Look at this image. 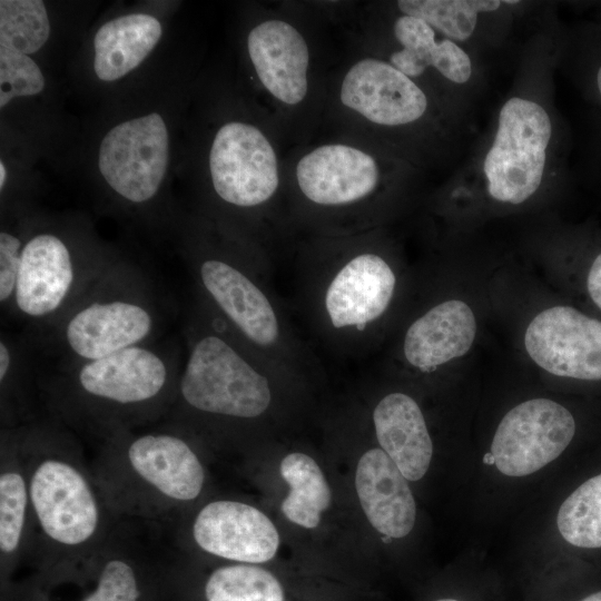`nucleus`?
Returning <instances> with one entry per match:
<instances>
[{"label": "nucleus", "mask_w": 601, "mask_h": 601, "mask_svg": "<svg viewBox=\"0 0 601 601\" xmlns=\"http://www.w3.org/2000/svg\"><path fill=\"white\" fill-rule=\"evenodd\" d=\"M415 174V165L337 135L295 146L285 158L293 226L298 236L383 228Z\"/></svg>", "instance_id": "obj_2"}, {"label": "nucleus", "mask_w": 601, "mask_h": 601, "mask_svg": "<svg viewBox=\"0 0 601 601\" xmlns=\"http://www.w3.org/2000/svg\"><path fill=\"white\" fill-rule=\"evenodd\" d=\"M504 1L497 0H398L390 2L400 13L417 17L441 36L456 42L472 37L482 13L494 12Z\"/></svg>", "instance_id": "obj_24"}, {"label": "nucleus", "mask_w": 601, "mask_h": 601, "mask_svg": "<svg viewBox=\"0 0 601 601\" xmlns=\"http://www.w3.org/2000/svg\"><path fill=\"white\" fill-rule=\"evenodd\" d=\"M355 487L371 525L385 536L401 539L414 528V496L396 464L382 449H371L359 459Z\"/></svg>", "instance_id": "obj_19"}, {"label": "nucleus", "mask_w": 601, "mask_h": 601, "mask_svg": "<svg viewBox=\"0 0 601 601\" xmlns=\"http://www.w3.org/2000/svg\"><path fill=\"white\" fill-rule=\"evenodd\" d=\"M191 228L185 254L196 294L298 384L319 374V358L272 286L274 264L205 217Z\"/></svg>", "instance_id": "obj_3"}, {"label": "nucleus", "mask_w": 601, "mask_h": 601, "mask_svg": "<svg viewBox=\"0 0 601 601\" xmlns=\"http://www.w3.org/2000/svg\"><path fill=\"white\" fill-rule=\"evenodd\" d=\"M587 286L592 300L601 309V253L590 267Z\"/></svg>", "instance_id": "obj_32"}, {"label": "nucleus", "mask_w": 601, "mask_h": 601, "mask_svg": "<svg viewBox=\"0 0 601 601\" xmlns=\"http://www.w3.org/2000/svg\"><path fill=\"white\" fill-rule=\"evenodd\" d=\"M371 421L381 449L408 481L421 480L428 470L433 442L418 403L400 391L375 403Z\"/></svg>", "instance_id": "obj_20"}, {"label": "nucleus", "mask_w": 601, "mask_h": 601, "mask_svg": "<svg viewBox=\"0 0 601 601\" xmlns=\"http://www.w3.org/2000/svg\"><path fill=\"white\" fill-rule=\"evenodd\" d=\"M285 145L257 108L253 116L221 121L206 158L208 208L203 217L274 264L299 237L288 211Z\"/></svg>", "instance_id": "obj_4"}, {"label": "nucleus", "mask_w": 601, "mask_h": 601, "mask_svg": "<svg viewBox=\"0 0 601 601\" xmlns=\"http://www.w3.org/2000/svg\"><path fill=\"white\" fill-rule=\"evenodd\" d=\"M434 601H462V600L453 598V597H444V598L436 599Z\"/></svg>", "instance_id": "obj_36"}, {"label": "nucleus", "mask_w": 601, "mask_h": 601, "mask_svg": "<svg viewBox=\"0 0 601 601\" xmlns=\"http://www.w3.org/2000/svg\"><path fill=\"white\" fill-rule=\"evenodd\" d=\"M556 525L568 543L583 549L601 548V474L583 482L564 500Z\"/></svg>", "instance_id": "obj_25"}, {"label": "nucleus", "mask_w": 601, "mask_h": 601, "mask_svg": "<svg viewBox=\"0 0 601 601\" xmlns=\"http://www.w3.org/2000/svg\"><path fill=\"white\" fill-rule=\"evenodd\" d=\"M50 36V23L43 1H0V45L23 55L40 50Z\"/></svg>", "instance_id": "obj_27"}, {"label": "nucleus", "mask_w": 601, "mask_h": 601, "mask_svg": "<svg viewBox=\"0 0 601 601\" xmlns=\"http://www.w3.org/2000/svg\"><path fill=\"white\" fill-rule=\"evenodd\" d=\"M169 136L164 118L151 112L114 126L98 150V169L108 187L124 201L154 200L164 181Z\"/></svg>", "instance_id": "obj_14"}, {"label": "nucleus", "mask_w": 601, "mask_h": 601, "mask_svg": "<svg viewBox=\"0 0 601 601\" xmlns=\"http://www.w3.org/2000/svg\"><path fill=\"white\" fill-rule=\"evenodd\" d=\"M138 578L131 563L110 558L102 566L96 590L83 601H138Z\"/></svg>", "instance_id": "obj_30"}, {"label": "nucleus", "mask_w": 601, "mask_h": 601, "mask_svg": "<svg viewBox=\"0 0 601 601\" xmlns=\"http://www.w3.org/2000/svg\"><path fill=\"white\" fill-rule=\"evenodd\" d=\"M31 347L29 338L23 339L2 333L0 337V391L2 416L12 418L22 403L27 383L31 374Z\"/></svg>", "instance_id": "obj_28"}, {"label": "nucleus", "mask_w": 601, "mask_h": 601, "mask_svg": "<svg viewBox=\"0 0 601 601\" xmlns=\"http://www.w3.org/2000/svg\"><path fill=\"white\" fill-rule=\"evenodd\" d=\"M477 329L472 308L463 300L436 302L410 319L400 336L396 356L420 374L435 373L472 347Z\"/></svg>", "instance_id": "obj_17"}, {"label": "nucleus", "mask_w": 601, "mask_h": 601, "mask_svg": "<svg viewBox=\"0 0 601 601\" xmlns=\"http://www.w3.org/2000/svg\"><path fill=\"white\" fill-rule=\"evenodd\" d=\"M27 235L2 229L0 233V306L10 315Z\"/></svg>", "instance_id": "obj_31"}, {"label": "nucleus", "mask_w": 601, "mask_h": 601, "mask_svg": "<svg viewBox=\"0 0 601 601\" xmlns=\"http://www.w3.org/2000/svg\"><path fill=\"white\" fill-rule=\"evenodd\" d=\"M162 321L147 274L115 258L51 328L28 338L58 353L61 363L86 362L156 342Z\"/></svg>", "instance_id": "obj_9"}, {"label": "nucleus", "mask_w": 601, "mask_h": 601, "mask_svg": "<svg viewBox=\"0 0 601 601\" xmlns=\"http://www.w3.org/2000/svg\"><path fill=\"white\" fill-rule=\"evenodd\" d=\"M597 86H598L599 92L601 93V67L597 75Z\"/></svg>", "instance_id": "obj_35"}, {"label": "nucleus", "mask_w": 601, "mask_h": 601, "mask_svg": "<svg viewBox=\"0 0 601 601\" xmlns=\"http://www.w3.org/2000/svg\"><path fill=\"white\" fill-rule=\"evenodd\" d=\"M186 353L168 423L187 431L203 423L247 424L264 418L277 386L298 384L249 346L195 295L183 331Z\"/></svg>", "instance_id": "obj_5"}, {"label": "nucleus", "mask_w": 601, "mask_h": 601, "mask_svg": "<svg viewBox=\"0 0 601 601\" xmlns=\"http://www.w3.org/2000/svg\"><path fill=\"white\" fill-rule=\"evenodd\" d=\"M295 304L312 337L338 357H364L393 318L402 277L382 228L302 235L293 248Z\"/></svg>", "instance_id": "obj_1"}, {"label": "nucleus", "mask_w": 601, "mask_h": 601, "mask_svg": "<svg viewBox=\"0 0 601 601\" xmlns=\"http://www.w3.org/2000/svg\"><path fill=\"white\" fill-rule=\"evenodd\" d=\"M317 22L298 1L262 9L244 38L257 89V108L292 147L311 141L322 127L329 75L314 35Z\"/></svg>", "instance_id": "obj_7"}, {"label": "nucleus", "mask_w": 601, "mask_h": 601, "mask_svg": "<svg viewBox=\"0 0 601 601\" xmlns=\"http://www.w3.org/2000/svg\"><path fill=\"white\" fill-rule=\"evenodd\" d=\"M280 475L289 485V493L282 503L285 516L303 528H316L332 499L321 467L307 454L294 452L282 460Z\"/></svg>", "instance_id": "obj_23"}, {"label": "nucleus", "mask_w": 601, "mask_h": 601, "mask_svg": "<svg viewBox=\"0 0 601 601\" xmlns=\"http://www.w3.org/2000/svg\"><path fill=\"white\" fill-rule=\"evenodd\" d=\"M32 511L24 462L9 427L1 437L0 553L1 561L13 560L31 538Z\"/></svg>", "instance_id": "obj_22"}, {"label": "nucleus", "mask_w": 601, "mask_h": 601, "mask_svg": "<svg viewBox=\"0 0 601 601\" xmlns=\"http://www.w3.org/2000/svg\"><path fill=\"white\" fill-rule=\"evenodd\" d=\"M9 428L24 462L32 523L43 545L61 553L95 551L106 531V509L76 461L72 441L48 424Z\"/></svg>", "instance_id": "obj_10"}, {"label": "nucleus", "mask_w": 601, "mask_h": 601, "mask_svg": "<svg viewBox=\"0 0 601 601\" xmlns=\"http://www.w3.org/2000/svg\"><path fill=\"white\" fill-rule=\"evenodd\" d=\"M574 433V417L563 405L550 398H531L503 416L490 454L502 474L526 476L559 457Z\"/></svg>", "instance_id": "obj_15"}, {"label": "nucleus", "mask_w": 601, "mask_h": 601, "mask_svg": "<svg viewBox=\"0 0 601 601\" xmlns=\"http://www.w3.org/2000/svg\"><path fill=\"white\" fill-rule=\"evenodd\" d=\"M7 180V170L3 161L0 162V188L3 189Z\"/></svg>", "instance_id": "obj_33"}, {"label": "nucleus", "mask_w": 601, "mask_h": 601, "mask_svg": "<svg viewBox=\"0 0 601 601\" xmlns=\"http://www.w3.org/2000/svg\"><path fill=\"white\" fill-rule=\"evenodd\" d=\"M191 535L205 552L249 564L269 561L279 545L278 531L266 514L230 500L213 501L201 508Z\"/></svg>", "instance_id": "obj_18"}, {"label": "nucleus", "mask_w": 601, "mask_h": 601, "mask_svg": "<svg viewBox=\"0 0 601 601\" xmlns=\"http://www.w3.org/2000/svg\"><path fill=\"white\" fill-rule=\"evenodd\" d=\"M134 434L130 430L107 435V454L116 462V495L131 499L130 506L147 503L175 509L196 500L204 487L205 470L187 437L188 431L169 424ZM114 494V495H115Z\"/></svg>", "instance_id": "obj_11"}, {"label": "nucleus", "mask_w": 601, "mask_h": 601, "mask_svg": "<svg viewBox=\"0 0 601 601\" xmlns=\"http://www.w3.org/2000/svg\"><path fill=\"white\" fill-rule=\"evenodd\" d=\"M205 595L207 601H284L275 575L249 563L216 569L206 582Z\"/></svg>", "instance_id": "obj_26"}, {"label": "nucleus", "mask_w": 601, "mask_h": 601, "mask_svg": "<svg viewBox=\"0 0 601 601\" xmlns=\"http://www.w3.org/2000/svg\"><path fill=\"white\" fill-rule=\"evenodd\" d=\"M551 137V118L540 104L508 99L482 165L490 197L510 205L530 199L542 184Z\"/></svg>", "instance_id": "obj_13"}, {"label": "nucleus", "mask_w": 601, "mask_h": 601, "mask_svg": "<svg viewBox=\"0 0 601 601\" xmlns=\"http://www.w3.org/2000/svg\"><path fill=\"white\" fill-rule=\"evenodd\" d=\"M45 77L39 66L29 56L0 45V107L12 99L40 93Z\"/></svg>", "instance_id": "obj_29"}, {"label": "nucleus", "mask_w": 601, "mask_h": 601, "mask_svg": "<svg viewBox=\"0 0 601 601\" xmlns=\"http://www.w3.org/2000/svg\"><path fill=\"white\" fill-rule=\"evenodd\" d=\"M162 35L158 19L130 13L104 23L93 38V70L102 81H115L136 69Z\"/></svg>", "instance_id": "obj_21"}, {"label": "nucleus", "mask_w": 601, "mask_h": 601, "mask_svg": "<svg viewBox=\"0 0 601 601\" xmlns=\"http://www.w3.org/2000/svg\"><path fill=\"white\" fill-rule=\"evenodd\" d=\"M523 342L530 358L552 375L601 380V322L571 306L536 314Z\"/></svg>", "instance_id": "obj_16"}, {"label": "nucleus", "mask_w": 601, "mask_h": 601, "mask_svg": "<svg viewBox=\"0 0 601 601\" xmlns=\"http://www.w3.org/2000/svg\"><path fill=\"white\" fill-rule=\"evenodd\" d=\"M183 362L176 343L156 341L97 359L61 363L46 392L66 418L109 435L167 415Z\"/></svg>", "instance_id": "obj_8"}, {"label": "nucleus", "mask_w": 601, "mask_h": 601, "mask_svg": "<svg viewBox=\"0 0 601 601\" xmlns=\"http://www.w3.org/2000/svg\"><path fill=\"white\" fill-rule=\"evenodd\" d=\"M580 601H601V590L584 597Z\"/></svg>", "instance_id": "obj_34"}, {"label": "nucleus", "mask_w": 601, "mask_h": 601, "mask_svg": "<svg viewBox=\"0 0 601 601\" xmlns=\"http://www.w3.org/2000/svg\"><path fill=\"white\" fill-rule=\"evenodd\" d=\"M322 127L420 165L440 141L441 107L439 97L390 62L356 52L329 75Z\"/></svg>", "instance_id": "obj_6"}, {"label": "nucleus", "mask_w": 601, "mask_h": 601, "mask_svg": "<svg viewBox=\"0 0 601 601\" xmlns=\"http://www.w3.org/2000/svg\"><path fill=\"white\" fill-rule=\"evenodd\" d=\"M58 231L28 234L9 316L26 323L29 338L51 328L112 260Z\"/></svg>", "instance_id": "obj_12"}]
</instances>
